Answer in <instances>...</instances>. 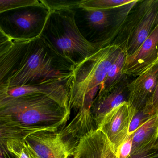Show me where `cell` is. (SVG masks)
Masks as SVG:
<instances>
[{
	"instance_id": "cell-20",
	"label": "cell",
	"mask_w": 158,
	"mask_h": 158,
	"mask_svg": "<svg viewBox=\"0 0 158 158\" xmlns=\"http://www.w3.org/2000/svg\"><path fill=\"white\" fill-rule=\"evenodd\" d=\"M152 116V115L147 113L144 109L136 112L130 123L128 135L135 133L138 129L148 122Z\"/></svg>"
},
{
	"instance_id": "cell-1",
	"label": "cell",
	"mask_w": 158,
	"mask_h": 158,
	"mask_svg": "<svg viewBox=\"0 0 158 158\" xmlns=\"http://www.w3.org/2000/svg\"><path fill=\"white\" fill-rule=\"evenodd\" d=\"M15 39L1 51L0 88L69 81L73 71L59 69L40 38Z\"/></svg>"
},
{
	"instance_id": "cell-9",
	"label": "cell",
	"mask_w": 158,
	"mask_h": 158,
	"mask_svg": "<svg viewBox=\"0 0 158 158\" xmlns=\"http://www.w3.org/2000/svg\"><path fill=\"white\" fill-rule=\"evenodd\" d=\"M158 81V62L136 77L128 86V104L136 111L144 109Z\"/></svg>"
},
{
	"instance_id": "cell-14",
	"label": "cell",
	"mask_w": 158,
	"mask_h": 158,
	"mask_svg": "<svg viewBox=\"0 0 158 158\" xmlns=\"http://www.w3.org/2000/svg\"><path fill=\"white\" fill-rule=\"evenodd\" d=\"M126 57L125 51L123 50L110 68L105 80L101 85L99 91L96 98L103 97L116 87V85L120 82L123 75V69Z\"/></svg>"
},
{
	"instance_id": "cell-18",
	"label": "cell",
	"mask_w": 158,
	"mask_h": 158,
	"mask_svg": "<svg viewBox=\"0 0 158 158\" xmlns=\"http://www.w3.org/2000/svg\"><path fill=\"white\" fill-rule=\"evenodd\" d=\"M85 11L86 20L92 27L102 28L109 25L110 14L107 10H87Z\"/></svg>"
},
{
	"instance_id": "cell-5",
	"label": "cell",
	"mask_w": 158,
	"mask_h": 158,
	"mask_svg": "<svg viewBox=\"0 0 158 158\" xmlns=\"http://www.w3.org/2000/svg\"><path fill=\"white\" fill-rule=\"evenodd\" d=\"M24 139L40 158H72L76 147L63 139L58 131H39Z\"/></svg>"
},
{
	"instance_id": "cell-16",
	"label": "cell",
	"mask_w": 158,
	"mask_h": 158,
	"mask_svg": "<svg viewBox=\"0 0 158 158\" xmlns=\"http://www.w3.org/2000/svg\"><path fill=\"white\" fill-rule=\"evenodd\" d=\"M134 2L132 0H84L79 2L78 7L85 11L87 10H107L129 4Z\"/></svg>"
},
{
	"instance_id": "cell-3",
	"label": "cell",
	"mask_w": 158,
	"mask_h": 158,
	"mask_svg": "<svg viewBox=\"0 0 158 158\" xmlns=\"http://www.w3.org/2000/svg\"><path fill=\"white\" fill-rule=\"evenodd\" d=\"M122 50L117 45H108L73 66L69 86L71 110L77 113L84 106H92L101 85Z\"/></svg>"
},
{
	"instance_id": "cell-24",
	"label": "cell",
	"mask_w": 158,
	"mask_h": 158,
	"mask_svg": "<svg viewBox=\"0 0 158 158\" xmlns=\"http://www.w3.org/2000/svg\"><path fill=\"white\" fill-rule=\"evenodd\" d=\"M0 158H15L8 150L5 143L0 142Z\"/></svg>"
},
{
	"instance_id": "cell-8",
	"label": "cell",
	"mask_w": 158,
	"mask_h": 158,
	"mask_svg": "<svg viewBox=\"0 0 158 158\" xmlns=\"http://www.w3.org/2000/svg\"><path fill=\"white\" fill-rule=\"evenodd\" d=\"M158 62V23L148 38L133 54L126 55L123 75L137 77Z\"/></svg>"
},
{
	"instance_id": "cell-7",
	"label": "cell",
	"mask_w": 158,
	"mask_h": 158,
	"mask_svg": "<svg viewBox=\"0 0 158 158\" xmlns=\"http://www.w3.org/2000/svg\"><path fill=\"white\" fill-rule=\"evenodd\" d=\"M136 110L125 102L108 114L99 128L117 152L128 135L129 126Z\"/></svg>"
},
{
	"instance_id": "cell-6",
	"label": "cell",
	"mask_w": 158,
	"mask_h": 158,
	"mask_svg": "<svg viewBox=\"0 0 158 158\" xmlns=\"http://www.w3.org/2000/svg\"><path fill=\"white\" fill-rule=\"evenodd\" d=\"M70 80H55L38 85L11 88H0V99L33 94H43L52 98L64 108L70 110L69 104Z\"/></svg>"
},
{
	"instance_id": "cell-11",
	"label": "cell",
	"mask_w": 158,
	"mask_h": 158,
	"mask_svg": "<svg viewBox=\"0 0 158 158\" xmlns=\"http://www.w3.org/2000/svg\"><path fill=\"white\" fill-rule=\"evenodd\" d=\"M158 22V1H149L142 19L136 27L125 51L126 55L135 52L146 40Z\"/></svg>"
},
{
	"instance_id": "cell-21",
	"label": "cell",
	"mask_w": 158,
	"mask_h": 158,
	"mask_svg": "<svg viewBox=\"0 0 158 158\" xmlns=\"http://www.w3.org/2000/svg\"><path fill=\"white\" fill-rule=\"evenodd\" d=\"M128 158H158V139L154 145L130 155Z\"/></svg>"
},
{
	"instance_id": "cell-15",
	"label": "cell",
	"mask_w": 158,
	"mask_h": 158,
	"mask_svg": "<svg viewBox=\"0 0 158 158\" xmlns=\"http://www.w3.org/2000/svg\"><path fill=\"white\" fill-rule=\"evenodd\" d=\"M9 19L10 22L21 31L29 32L37 26L42 17L38 13L25 11L15 13Z\"/></svg>"
},
{
	"instance_id": "cell-19",
	"label": "cell",
	"mask_w": 158,
	"mask_h": 158,
	"mask_svg": "<svg viewBox=\"0 0 158 158\" xmlns=\"http://www.w3.org/2000/svg\"><path fill=\"white\" fill-rule=\"evenodd\" d=\"M31 6L44 7L42 1L37 0H0V13ZM45 8V7H44Z\"/></svg>"
},
{
	"instance_id": "cell-2",
	"label": "cell",
	"mask_w": 158,
	"mask_h": 158,
	"mask_svg": "<svg viewBox=\"0 0 158 158\" xmlns=\"http://www.w3.org/2000/svg\"><path fill=\"white\" fill-rule=\"evenodd\" d=\"M70 114L71 110L43 94L0 99V141L58 131L65 127Z\"/></svg>"
},
{
	"instance_id": "cell-4",
	"label": "cell",
	"mask_w": 158,
	"mask_h": 158,
	"mask_svg": "<svg viewBox=\"0 0 158 158\" xmlns=\"http://www.w3.org/2000/svg\"><path fill=\"white\" fill-rule=\"evenodd\" d=\"M63 31L52 36L53 51L73 66L93 55L100 48L88 40L77 27L73 12H67L61 17Z\"/></svg>"
},
{
	"instance_id": "cell-13",
	"label": "cell",
	"mask_w": 158,
	"mask_h": 158,
	"mask_svg": "<svg viewBox=\"0 0 158 158\" xmlns=\"http://www.w3.org/2000/svg\"><path fill=\"white\" fill-rule=\"evenodd\" d=\"M158 139V114H157L152 116L133 134L131 155L154 145Z\"/></svg>"
},
{
	"instance_id": "cell-23",
	"label": "cell",
	"mask_w": 158,
	"mask_h": 158,
	"mask_svg": "<svg viewBox=\"0 0 158 158\" xmlns=\"http://www.w3.org/2000/svg\"><path fill=\"white\" fill-rule=\"evenodd\" d=\"M144 110L147 113L152 116L158 114V81L155 90L145 106Z\"/></svg>"
},
{
	"instance_id": "cell-17",
	"label": "cell",
	"mask_w": 158,
	"mask_h": 158,
	"mask_svg": "<svg viewBox=\"0 0 158 158\" xmlns=\"http://www.w3.org/2000/svg\"><path fill=\"white\" fill-rule=\"evenodd\" d=\"M0 142L5 143L8 150L15 158H40L25 139H13Z\"/></svg>"
},
{
	"instance_id": "cell-10",
	"label": "cell",
	"mask_w": 158,
	"mask_h": 158,
	"mask_svg": "<svg viewBox=\"0 0 158 158\" xmlns=\"http://www.w3.org/2000/svg\"><path fill=\"white\" fill-rule=\"evenodd\" d=\"M72 158H119L117 152L106 135L100 129L91 131L80 139Z\"/></svg>"
},
{
	"instance_id": "cell-22",
	"label": "cell",
	"mask_w": 158,
	"mask_h": 158,
	"mask_svg": "<svg viewBox=\"0 0 158 158\" xmlns=\"http://www.w3.org/2000/svg\"><path fill=\"white\" fill-rule=\"evenodd\" d=\"M133 134L128 135L123 143L118 148L117 153L119 158H128L131 155L133 145Z\"/></svg>"
},
{
	"instance_id": "cell-12",
	"label": "cell",
	"mask_w": 158,
	"mask_h": 158,
	"mask_svg": "<svg viewBox=\"0 0 158 158\" xmlns=\"http://www.w3.org/2000/svg\"><path fill=\"white\" fill-rule=\"evenodd\" d=\"M128 93L123 87H115L113 90L100 98H95L91 106V113L99 128L106 115L116 107L127 102Z\"/></svg>"
}]
</instances>
